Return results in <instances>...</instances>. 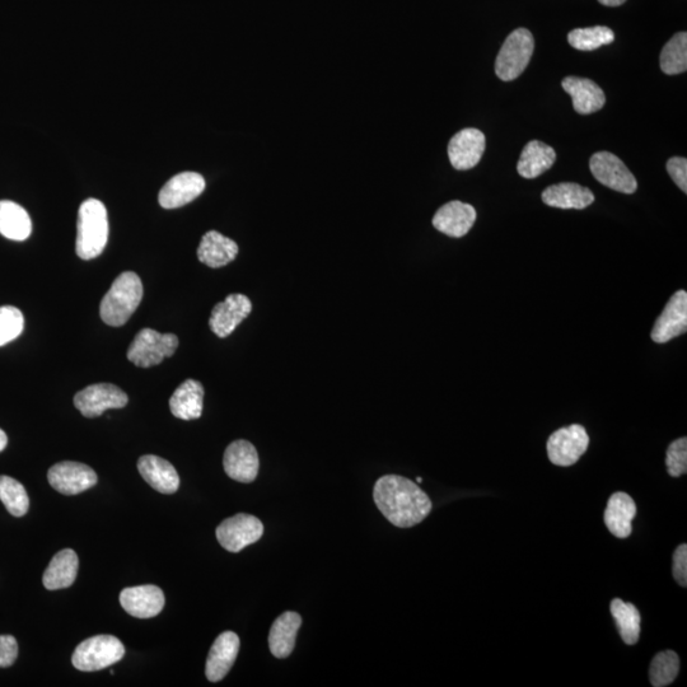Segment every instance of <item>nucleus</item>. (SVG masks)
<instances>
[{
  "label": "nucleus",
  "mask_w": 687,
  "mask_h": 687,
  "mask_svg": "<svg viewBox=\"0 0 687 687\" xmlns=\"http://www.w3.org/2000/svg\"><path fill=\"white\" fill-rule=\"evenodd\" d=\"M373 499L383 516L400 528L417 526L432 511L431 499L419 485L399 475L378 479Z\"/></svg>",
  "instance_id": "nucleus-1"
},
{
  "label": "nucleus",
  "mask_w": 687,
  "mask_h": 687,
  "mask_svg": "<svg viewBox=\"0 0 687 687\" xmlns=\"http://www.w3.org/2000/svg\"><path fill=\"white\" fill-rule=\"evenodd\" d=\"M109 240V218L104 203L87 199L78 212L77 255L82 260H92L104 252Z\"/></svg>",
  "instance_id": "nucleus-2"
},
{
  "label": "nucleus",
  "mask_w": 687,
  "mask_h": 687,
  "mask_svg": "<svg viewBox=\"0 0 687 687\" xmlns=\"http://www.w3.org/2000/svg\"><path fill=\"white\" fill-rule=\"evenodd\" d=\"M142 280L133 271H124L110 291L105 294L100 307V315L105 324L119 327L126 324L142 302Z\"/></svg>",
  "instance_id": "nucleus-3"
},
{
  "label": "nucleus",
  "mask_w": 687,
  "mask_h": 687,
  "mask_svg": "<svg viewBox=\"0 0 687 687\" xmlns=\"http://www.w3.org/2000/svg\"><path fill=\"white\" fill-rule=\"evenodd\" d=\"M125 656L124 644L112 635L83 640L73 653L72 663L82 672H96L115 665Z\"/></svg>",
  "instance_id": "nucleus-4"
},
{
  "label": "nucleus",
  "mask_w": 687,
  "mask_h": 687,
  "mask_svg": "<svg viewBox=\"0 0 687 687\" xmlns=\"http://www.w3.org/2000/svg\"><path fill=\"white\" fill-rule=\"evenodd\" d=\"M535 40L526 28H518L504 41L495 60V74L504 82L521 76L534 54Z\"/></svg>",
  "instance_id": "nucleus-5"
},
{
  "label": "nucleus",
  "mask_w": 687,
  "mask_h": 687,
  "mask_svg": "<svg viewBox=\"0 0 687 687\" xmlns=\"http://www.w3.org/2000/svg\"><path fill=\"white\" fill-rule=\"evenodd\" d=\"M179 348L175 334H161L156 330L143 329L135 336L128 349V359L137 367L158 366L163 359L170 358Z\"/></svg>",
  "instance_id": "nucleus-6"
},
{
  "label": "nucleus",
  "mask_w": 687,
  "mask_h": 687,
  "mask_svg": "<svg viewBox=\"0 0 687 687\" xmlns=\"http://www.w3.org/2000/svg\"><path fill=\"white\" fill-rule=\"evenodd\" d=\"M219 544L229 553H240L264 535L263 522L250 514L240 513L224 520L216 531Z\"/></svg>",
  "instance_id": "nucleus-7"
},
{
  "label": "nucleus",
  "mask_w": 687,
  "mask_h": 687,
  "mask_svg": "<svg viewBox=\"0 0 687 687\" xmlns=\"http://www.w3.org/2000/svg\"><path fill=\"white\" fill-rule=\"evenodd\" d=\"M128 403V395L112 383H96L74 396V405L86 418L101 417L106 410L123 409Z\"/></svg>",
  "instance_id": "nucleus-8"
},
{
  "label": "nucleus",
  "mask_w": 687,
  "mask_h": 687,
  "mask_svg": "<svg viewBox=\"0 0 687 687\" xmlns=\"http://www.w3.org/2000/svg\"><path fill=\"white\" fill-rule=\"evenodd\" d=\"M590 437L579 424L570 425L551 434L548 441L549 460L556 466L568 467L577 464L587 451Z\"/></svg>",
  "instance_id": "nucleus-9"
},
{
  "label": "nucleus",
  "mask_w": 687,
  "mask_h": 687,
  "mask_svg": "<svg viewBox=\"0 0 687 687\" xmlns=\"http://www.w3.org/2000/svg\"><path fill=\"white\" fill-rule=\"evenodd\" d=\"M592 175L602 185L623 194H634L638 182L625 163L610 152L593 154L590 161Z\"/></svg>",
  "instance_id": "nucleus-10"
},
{
  "label": "nucleus",
  "mask_w": 687,
  "mask_h": 687,
  "mask_svg": "<svg viewBox=\"0 0 687 687\" xmlns=\"http://www.w3.org/2000/svg\"><path fill=\"white\" fill-rule=\"evenodd\" d=\"M49 483L56 492L77 495L93 488L98 478L95 470L81 462L64 461L54 465L48 472Z\"/></svg>",
  "instance_id": "nucleus-11"
},
{
  "label": "nucleus",
  "mask_w": 687,
  "mask_h": 687,
  "mask_svg": "<svg viewBox=\"0 0 687 687\" xmlns=\"http://www.w3.org/2000/svg\"><path fill=\"white\" fill-rule=\"evenodd\" d=\"M486 139L479 129L467 128L458 132L448 144V157L458 171L474 168L485 152Z\"/></svg>",
  "instance_id": "nucleus-12"
},
{
  "label": "nucleus",
  "mask_w": 687,
  "mask_h": 687,
  "mask_svg": "<svg viewBox=\"0 0 687 687\" xmlns=\"http://www.w3.org/2000/svg\"><path fill=\"white\" fill-rule=\"evenodd\" d=\"M252 311L249 297L243 294H229L223 302L213 308L209 326L218 338H227Z\"/></svg>",
  "instance_id": "nucleus-13"
},
{
  "label": "nucleus",
  "mask_w": 687,
  "mask_h": 687,
  "mask_svg": "<svg viewBox=\"0 0 687 687\" xmlns=\"http://www.w3.org/2000/svg\"><path fill=\"white\" fill-rule=\"evenodd\" d=\"M223 466L229 478L240 483H252L259 474V455L252 443L240 439L227 447Z\"/></svg>",
  "instance_id": "nucleus-14"
},
{
  "label": "nucleus",
  "mask_w": 687,
  "mask_h": 687,
  "mask_svg": "<svg viewBox=\"0 0 687 687\" xmlns=\"http://www.w3.org/2000/svg\"><path fill=\"white\" fill-rule=\"evenodd\" d=\"M687 330V293L679 291L668 301L665 310L654 324L651 338L657 344H665L685 334Z\"/></svg>",
  "instance_id": "nucleus-15"
},
{
  "label": "nucleus",
  "mask_w": 687,
  "mask_h": 687,
  "mask_svg": "<svg viewBox=\"0 0 687 687\" xmlns=\"http://www.w3.org/2000/svg\"><path fill=\"white\" fill-rule=\"evenodd\" d=\"M165 602V593L160 587L152 584L125 588L120 593V604L123 609L138 619H151L160 615Z\"/></svg>",
  "instance_id": "nucleus-16"
},
{
  "label": "nucleus",
  "mask_w": 687,
  "mask_h": 687,
  "mask_svg": "<svg viewBox=\"0 0 687 687\" xmlns=\"http://www.w3.org/2000/svg\"><path fill=\"white\" fill-rule=\"evenodd\" d=\"M205 180L202 175L196 172H182V174L172 177L163 186L158 202L165 209H176L194 202L198 196L203 194Z\"/></svg>",
  "instance_id": "nucleus-17"
},
{
  "label": "nucleus",
  "mask_w": 687,
  "mask_h": 687,
  "mask_svg": "<svg viewBox=\"0 0 687 687\" xmlns=\"http://www.w3.org/2000/svg\"><path fill=\"white\" fill-rule=\"evenodd\" d=\"M240 652V638L233 632H224L210 648L205 675L210 682H218L227 676L235 665Z\"/></svg>",
  "instance_id": "nucleus-18"
},
{
  "label": "nucleus",
  "mask_w": 687,
  "mask_h": 687,
  "mask_svg": "<svg viewBox=\"0 0 687 687\" xmlns=\"http://www.w3.org/2000/svg\"><path fill=\"white\" fill-rule=\"evenodd\" d=\"M475 222V208L457 200L443 205L433 218L434 228L453 238L466 236Z\"/></svg>",
  "instance_id": "nucleus-19"
},
{
  "label": "nucleus",
  "mask_w": 687,
  "mask_h": 687,
  "mask_svg": "<svg viewBox=\"0 0 687 687\" xmlns=\"http://www.w3.org/2000/svg\"><path fill=\"white\" fill-rule=\"evenodd\" d=\"M138 470L142 478L154 490L162 494H174L179 490L180 476L171 462L154 455L139 458Z\"/></svg>",
  "instance_id": "nucleus-20"
},
{
  "label": "nucleus",
  "mask_w": 687,
  "mask_h": 687,
  "mask_svg": "<svg viewBox=\"0 0 687 687\" xmlns=\"http://www.w3.org/2000/svg\"><path fill=\"white\" fill-rule=\"evenodd\" d=\"M562 86L573 100L574 110L581 115H590L600 111L605 106L606 97L604 91L591 79L579 77H567Z\"/></svg>",
  "instance_id": "nucleus-21"
},
{
  "label": "nucleus",
  "mask_w": 687,
  "mask_h": 687,
  "mask_svg": "<svg viewBox=\"0 0 687 687\" xmlns=\"http://www.w3.org/2000/svg\"><path fill=\"white\" fill-rule=\"evenodd\" d=\"M635 514H637V506L629 494L623 492L612 494L605 511L606 527L618 539H626L632 535Z\"/></svg>",
  "instance_id": "nucleus-22"
},
{
  "label": "nucleus",
  "mask_w": 687,
  "mask_h": 687,
  "mask_svg": "<svg viewBox=\"0 0 687 687\" xmlns=\"http://www.w3.org/2000/svg\"><path fill=\"white\" fill-rule=\"evenodd\" d=\"M238 255L237 243L217 231L205 233L198 249L200 263L218 269L232 263Z\"/></svg>",
  "instance_id": "nucleus-23"
},
{
  "label": "nucleus",
  "mask_w": 687,
  "mask_h": 687,
  "mask_svg": "<svg viewBox=\"0 0 687 687\" xmlns=\"http://www.w3.org/2000/svg\"><path fill=\"white\" fill-rule=\"evenodd\" d=\"M302 625L301 615L288 611L280 615L271 626L269 634L270 652L274 657L287 658L291 656L299 628Z\"/></svg>",
  "instance_id": "nucleus-24"
},
{
  "label": "nucleus",
  "mask_w": 687,
  "mask_h": 687,
  "mask_svg": "<svg viewBox=\"0 0 687 687\" xmlns=\"http://www.w3.org/2000/svg\"><path fill=\"white\" fill-rule=\"evenodd\" d=\"M542 202L553 208L582 210L595 202V195L581 185L563 182L545 189L542 193Z\"/></svg>",
  "instance_id": "nucleus-25"
},
{
  "label": "nucleus",
  "mask_w": 687,
  "mask_h": 687,
  "mask_svg": "<svg viewBox=\"0 0 687 687\" xmlns=\"http://www.w3.org/2000/svg\"><path fill=\"white\" fill-rule=\"evenodd\" d=\"M78 555L72 549H64L51 559L46 568L42 583L46 590H63L72 586L78 574Z\"/></svg>",
  "instance_id": "nucleus-26"
},
{
  "label": "nucleus",
  "mask_w": 687,
  "mask_h": 687,
  "mask_svg": "<svg viewBox=\"0 0 687 687\" xmlns=\"http://www.w3.org/2000/svg\"><path fill=\"white\" fill-rule=\"evenodd\" d=\"M204 389L195 380L182 382L170 400L171 413L182 420H195L203 414Z\"/></svg>",
  "instance_id": "nucleus-27"
},
{
  "label": "nucleus",
  "mask_w": 687,
  "mask_h": 687,
  "mask_svg": "<svg viewBox=\"0 0 687 687\" xmlns=\"http://www.w3.org/2000/svg\"><path fill=\"white\" fill-rule=\"evenodd\" d=\"M556 153L548 144L532 140L523 148L517 171L523 179H536L553 167Z\"/></svg>",
  "instance_id": "nucleus-28"
},
{
  "label": "nucleus",
  "mask_w": 687,
  "mask_h": 687,
  "mask_svg": "<svg viewBox=\"0 0 687 687\" xmlns=\"http://www.w3.org/2000/svg\"><path fill=\"white\" fill-rule=\"evenodd\" d=\"M32 232V222L25 209L9 200L0 202V235L12 241H25Z\"/></svg>",
  "instance_id": "nucleus-29"
},
{
  "label": "nucleus",
  "mask_w": 687,
  "mask_h": 687,
  "mask_svg": "<svg viewBox=\"0 0 687 687\" xmlns=\"http://www.w3.org/2000/svg\"><path fill=\"white\" fill-rule=\"evenodd\" d=\"M610 610L624 643L628 646L637 644L640 637V621H642L637 607L626 604L620 598H615L611 601Z\"/></svg>",
  "instance_id": "nucleus-30"
},
{
  "label": "nucleus",
  "mask_w": 687,
  "mask_h": 687,
  "mask_svg": "<svg viewBox=\"0 0 687 687\" xmlns=\"http://www.w3.org/2000/svg\"><path fill=\"white\" fill-rule=\"evenodd\" d=\"M661 69L668 76L685 73L687 69V34L679 32L667 42L661 53Z\"/></svg>",
  "instance_id": "nucleus-31"
},
{
  "label": "nucleus",
  "mask_w": 687,
  "mask_h": 687,
  "mask_svg": "<svg viewBox=\"0 0 687 687\" xmlns=\"http://www.w3.org/2000/svg\"><path fill=\"white\" fill-rule=\"evenodd\" d=\"M0 500L14 517H23L30 508L25 486L9 476H0Z\"/></svg>",
  "instance_id": "nucleus-32"
},
{
  "label": "nucleus",
  "mask_w": 687,
  "mask_h": 687,
  "mask_svg": "<svg viewBox=\"0 0 687 687\" xmlns=\"http://www.w3.org/2000/svg\"><path fill=\"white\" fill-rule=\"evenodd\" d=\"M614 40V31L605 26L577 28V30L569 32L568 35L570 46L581 51L597 50L601 46L611 44Z\"/></svg>",
  "instance_id": "nucleus-33"
},
{
  "label": "nucleus",
  "mask_w": 687,
  "mask_h": 687,
  "mask_svg": "<svg viewBox=\"0 0 687 687\" xmlns=\"http://www.w3.org/2000/svg\"><path fill=\"white\" fill-rule=\"evenodd\" d=\"M680 671V658L674 651L658 653L653 658L649 680L654 687H665L676 680Z\"/></svg>",
  "instance_id": "nucleus-34"
},
{
  "label": "nucleus",
  "mask_w": 687,
  "mask_h": 687,
  "mask_svg": "<svg viewBox=\"0 0 687 687\" xmlns=\"http://www.w3.org/2000/svg\"><path fill=\"white\" fill-rule=\"evenodd\" d=\"M25 329V317L17 307H0V347L11 343Z\"/></svg>",
  "instance_id": "nucleus-35"
},
{
  "label": "nucleus",
  "mask_w": 687,
  "mask_h": 687,
  "mask_svg": "<svg viewBox=\"0 0 687 687\" xmlns=\"http://www.w3.org/2000/svg\"><path fill=\"white\" fill-rule=\"evenodd\" d=\"M666 466L672 478H679L687 472V439L679 438L667 450Z\"/></svg>",
  "instance_id": "nucleus-36"
},
{
  "label": "nucleus",
  "mask_w": 687,
  "mask_h": 687,
  "mask_svg": "<svg viewBox=\"0 0 687 687\" xmlns=\"http://www.w3.org/2000/svg\"><path fill=\"white\" fill-rule=\"evenodd\" d=\"M18 657V643L13 635H0V668L11 667Z\"/></svg>",
  "instance_id": "nucleus-37"
},
{
  "label": "nucleus",
  "mask_w": 687,
  "mask_h": 687,
  "mask_svg": "<svg viewBox=\"0 0 687 687\" xmlns=\"http://www.w3.org/2000/svg\"><path fill=\"white\" fill-rule=\"evenodd\" d=\"M668 175L679 188L687 193V160L682 157L670 158L667 162Z\"/></svg>",
  "instance_id": "nucleus-38"
},
{
  "label": "nucleus",
  "mask_w": 687,
  "mask_h": 687,
  "mask_svg": "<svg viewBox=\"0 0 687 687\" xmlns=\"http://www.w3.org/2000/svg\"><path fill=\"white\" fill-rule=\"evenodd\" d=\"M674 577L681 587L687 586V546L682 544L676 549L674 554Z\"/></svg>",
  "instance_id": "nucleus-39"
},
{
  "label": "nucleus",
  "mask_w": 687,
  "mask_h": 687,
  "mask_svg": "<svg viewBox=\"0 0 687 687\" xmlns=\"http://www.w3.org/2000/svg\"><path fill=\"white\" fill-rule=\"evenodd\" d=\"M598 2H600L602 6L606 7H619L623 6L626 0H598Z\"/></svg>",
  "instance_id": "nucleus-40"
},
{
  "label": "nucleus",
  "mask_w": 687,
  "mask_h": 687,
  "mask_svg": "<svg viewBox=\"0 0 687 687\" xmlns=\"http://www.w3.org/2000/svg\"><path fill=\"white\" fill-rule=\"evenodd\" d=\"M7 445H8L7 434H6V432L2 431V429H0V452H3L4 450H6Z\"/></svg>",
  "instance_id": "nucleus-41"
},
{
  "label": "nucleus",
  "mask_w": 687,
  "mask_h": 687,
  "mask_svg": "<svg viewBox=\"0 0 687 687\" xmlns=\"http://www.w3.org/2000/svg\"><path fill=\"white\" fill-rule=\"evenodd\" d=\"M417 481H418V484H420V483H422L423 479H422V478H418Z\"/></svg>",
  "instance_id": "nucleus-42"
}]
</instances>
